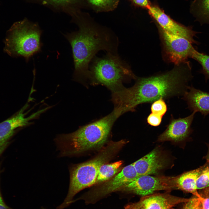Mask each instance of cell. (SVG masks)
Wrapping results in <instances>:
<instances>
[{
  "label": "cell",
  "mask_w": 209,
  "mask_h": 209,
  "mask_svg": "<svg viewBox=\"0 0 209 209\" xmlns=\"http://www.w3.org/2000/svg\"><path fill=\"white\" fill-rule=\"evenodd\" d=\"M166 160L158 149H155L133 164L139 176L156 174L164 168Z\"/></svg>",
  "instance_id": "4fadbf2b"
},
{
  "label": "cell",
  "mask_w": 209,
  "mask_h": 209,
  "mask_svg": "<svg viewBox=\"0 0 209 209\" xmlns=\"http://www.w3.org/2000/svg\"><path fill=\"white\" fill-rule=\"evenodd\" d=\"M87 7L98 13L112 11L118 7L120 0H84Z\"/></svg>",
  "instance_id": "ffe728a7"
},
{
  "label": "cell",
  "mask_w": 209,
  "mask_h": 209,
  "mask_svg": "<svg viewBox=\"0 0 209 209\" xmlns=\"http://www.w3.org/2000/svg\"><path fill=\"white\" fill-rule=\"evenodd\" d=\"M147 10L158 27L169 33L185 37L194 44H198L194 39L197 32L190 27L185 26L175 21L156 3H151Z\"/></svg>",
  "instance_id": "9c48e42d"
},
{
  "label": "cell",
  "mask_w": 209,
  "mask_h": 209,
  "mask_svg": "<svg viewBox=\"0 0 209 209\" xmlns=\"http://www.w3.org/2000/svg\"><path fill=\"white\" fill-rule=\"evenodd\" d=\"M162 47L163 55L168 62L175 65L187 61L191 58L194 49L189 40L169 33L158 27Z\"/></svg>",
  "instance_id": "52a82bcc"
},
{
  "label": "cell",
  "mask_w": 209,
  "mask_h": 209,
  "mask_svg": "<svg viewBox=\"0 0 209 209\" xmlns=\"http://www.w3.org/2000/svg\"><path fill=\"white\" fill-rule=\"evenodd\" d=\"M163 117L151 113L149 114L147 118V123L150 125L154 127H156L159 125L162 120Z\"/></svg>",
  "instance_id": "484cf974"
},
{
  "label": "cell",
  "mask_w": 209,
  "mask_h": 209,
  "mask_svg": "<svg viewBox=\"0 0 209 209\" xmlns=\"http://www.w3.org/2000/svg\"><path fill=\"white\" fill-rule=\"evenodd\" d=\"M167 110V105L165 100L162 98L154 101L152 103L151 106V112L162 117L165 114Z\"/></svg>",
  "instance_id": "603a6c76"
},
{
  "label": "cell",
  "mask_w": 209,
  "mask_h": 209,
  "mask_svg": "<svg viewBox=\"0 0 209 209\" xmlns=\"http://www.w3.org/2000/svg\"><path fill=\"white\" fill-rule=\"evenodd\" d=\"M176 189L175 177L153 176L149 175L139 176L120 190L131 192L142 197L164 190Z\"/></svg>",
  "instance_id": "ba28073f"
},
{
  "label": "cell",
  "mask_w": 209,
  "mask_h": 209,
  "mask_svg": "<svg viewBox=\"0 0 209 209\" xmlns=\"http://www.w3.org/2000/svg\"><path fill=\"white\" fill-rule=\"evenodd\" d=\"M119 117L113 110L75 131L58 135L55 139L60 157L70 156L100 149L107 142L113 124Z\"/></svg>",
  "instance_id": "3957f363"
},
{
  "label": "cell",
  "mask_w": 209,
  "mask_h": 209,
  "mask_svg": "<svg viewBox=\"0 0 209 209\" xmlns=\"http://www.w3.org/2000/svg\"><path fill=\"white\" fill-rule=\"evenodd\" d=\"M197 189H202L209 186V162L203 165V168L196 183Z\"/></svg>",
  "instance_id": "7402d4cb"
},
{
  "label": "cell",
  "mask_w": 209,
  "mask_h": 209,
  "mask_svg": "<svg viewBox=\"0 0 209 209\" xmlns=\"http://www.w3.org/2000/svg\"><path fill=\"white\" fill-rule=\"evenodd\" d=\"M24 107L11 117L0 123V146L10 145L12 138L18 128L28 124V119L24 117Z\"/></svg>",
  "instance_id": "5bb4252c"
},
{
  "label": "cell",
  "mask_w": 209,
  "mask_h": 209,
  "mask_svg": "<svg viewBox=\"0 0 209 209\" xmlns=\"http://www.w3.org/2000/svg\"><path fill=\"white\" fill-rule=\"evenodd\" d=\"M195 113L193 111L187 117L178 118H174L171 114L166 129L159 136L158 141L177 142L186 139L192 131L191 126Z\"/></svg>",
  "instance_id": "8fae6325"
},
{
  "label": "cell",
  "mask_w": 209,
  "mask_h": 209,
  "mask_svg": "<svg viewBox=\"0 0 209 209\" xmlns=\"http://www.w3.org/2000/svg\"><path fill=\"white\" fill-rule=\"evenodd\" d=\"M42 33L37 23L26 18L16 22L7 32L4 51L11 57H22L28 62L34 55L41 51Z\"/></svg>",
  "instance_id": "8992f818"
},
{
  "label": "cell",
  "mask_w": 209,
  "mask_h": 209,
  "mask_svg": "<svg viewBox=\"0 0 209 209\" xmlns=\"http://www.w3.org/2000/svg\"><path fill=\"white\" fill-rule=\"evenodd\" d=\"M122 140L112 142L107 146L93 159L71 165L69 169L70 182L67 196L57 209H63L69 206L74 196L82 190L95 185L101 166L112 158L125 143Z\"/></svg>",
  "instance_id": "5b68a950"
},
{
  "label": "cell",
  "mask_w": 209,
  "mask_h": 209,
  "mask_svg": "<svg viewBox=\"0 0 209 209\" xmlns=\"http://www.w3.org/2000/svg\"><path fill=\"white\" fill-rule=\"evenodd\" d=\"M134 6L147 9L151 3L149 0H129Z\"/></svg>",
  "instance_id": "4316f807"
},
{
  "label": "cell",
  "mask_w": 209,
  "mask_h": 209,
  "mask_svg": "<svg viewBox=\"0 0 209 209\" xmlns=\"http://www.w3.org/2000/svg\"><path fill=\"white\" fill-rule=\"evenodd\" d=\"M42 4L51 6L70 15L76 9L87 7L84 0H38Z\"/></svg>",
  "instance_id": "e0dca14e"
},
{
  "label": "cell",
  "mask_w": 209,
  "mask_h": 209,
  "mask_svg": "<svg viewBox=\"0 0 209 209\" xmlns=\"http://www.w3.org/2000/svg\"><path fill=\"white\" fill-rule=\"evenodd\" d=\"M42 209H46L44 208H42Z\"/></svg>",
  "instance_id": "f546056e"
},
{
  "label": "cell",
  "mask_w": 209,
  "mask_h": 209,
  "mask_svg": "<svg viewBox=\"0 0 209 209\" xmlns=\"http://www.w3.org/2000/svg\"><path fill=\"white\" fill-rule=\"evenodd\" d=\"M190 199L177 197L167 193H154L142 197L137 202L127 205L125 209H171L180 203L188 201Z\"/></svg>",
  "instance_id": "30bf717a"
},
{
  "label": "cell",
  "mask_w": 209,
  "mask_h": 209,
  "mask_svg": "<svg viewBox=\"0 0 209 209\" xmlns=\"http://www.w3.org/2000/svg\"><path fill=\"white\" fill-rule=\"evenodd\" d=\"M1 162L0 163V209H13L8 206L5 202L1 194V175L4 170L1 168Z\"/></svg>",
  "instance_id": "83f0119b"
},
{
  "label": "cell",
  "mask_w": 209,
  "mask_h": 209,
  "mask_svg": "<svg viewBox=\"0 0 209 209\" xmlns=\"http://www.w3.org/2000/svg\"><path fill=\"white\" fill-rule=\"evenodd\" d=\"M191 58L197 61L201 66L200 73L204 75L206 81L209 79V55L199 52L194 48Z\"/></svg>",
  "instance_id": "44dd1931"
},
{
  "label": "cell",
  "mask_w": 209,
  "mask_h": 209,
  "mask_svg": "<svg viewBox=\"0 0 209 209\" xmlns=\"http://www.w3.org/2000/svg\"><path fill=\"white\" fill-rule=\"evenodd\" d=\"M205 158L206 159L207 161L209 162V148L208 154L205 156Z\"/></svg>",
  "instance_id": "f1b7e54d"
},
{
  "label": "cell",
  "mask_w": 209,
  "mask_h": 209,
  "mask_svg": "<svg viewBox=\"0 0 209 209\" xmlns=\"http://www.w3.org/2000/svg\"><path fill=\"white\" fill-rule=\"evenodd\" d=\"M190 11L201 23L209 24V0H194Z\"/></svg>",
  "instance_id": "d6986e66"
},
{
  "label": "cell",
  "mask_w": 209,
  "mask_h": 209,
  "mask_svg": "<svg viewBox=\"0 0 209 209\" xmlns=\"http://www.w3.org/2000/svg\"><path fill=\"white\" fill-rule=\"evenodd\" d=\"M89 69L88 81L90 84L105 86L112 93L122 89L123 83L135 80L137 77L118 53H107L102 57L96 56Z\"/></svg>",
  "instance_id": "277c9868"
},
{
  "label": "cell",
  "mask_w": 209,
  "mask_h": 209,
  "mask_svg": "<svg viewBox=\"0 0 209 209\" xmlns=\"http://www.w3.org/2000/svg\"><path fill=\"white\" fill-rule=\"evenodd\" d=\"M182 99L191 111L199 112L205 116L209 114V93L189 86Z\"/></svg>",
  "instance_id": "9a60e30c"
},
{
  "label": "cell",
  "mask_w": 209,
  "mask_h": 209,
  "mask_svg": "<svg viewBox=\"0 0 209 209\" xmlns=\"http://www.w3.org/2000/svg\"><path fill=\"white\" fill-rule=\"evenodd\" d=\"M78 30L64 34L72 49L74 65L73 78L80 82L88 81L89 66L100 51L118 53V38L110 28L98 23L88 13L80 9L71 16Z\"/></svg>",
  "instance_id": "7a4b0ae2"
},
{
  "label": "cell",
  "mask_w": 209,
  "mask_h": 209,
  "mask_svg": "<svg viewBox=\"0 0 209 209\" xmlns=\"http://www.w3.org/2000/svg\"><path fill=\"white\" fill-rule=\"evenodd\" d=\"M191 67L188 61L176 66L172 70L146 77H136L134 84L124 87L112 93L114 110L121 116L135 111L137 106L152 103L162 98L164 100L183 96L188 90L192 79Z\"/></svg>",
  "instance_id": "6da1fadb"
},
{
  "label": "cell",
  "mask_w": 209,
  "mask_h": 209,
  "mask_svg": "<svg viewBox=\"0 0 209 209\" xmlns=\"http://www.w3.org/2000/svg\"><path fill=\"white\" fill-rule=\"evenodd\" d=\"M203 168V166L194 170L183 173L175 177L176 188L192 193L198 196L196 183Z\"/></svg>",
  "instance_id": "2e32d148"
},
{
  "label": "cell",
  "mask_w": 209,
  "mask_h": 209,
  "mask_svg": "<svg viewBox=\"0 0 209 209\" xmlns=\"http://www.w3.org/2000/svg\"><path fill=\"white\" fill-rule=\"evenodd\" d=\"M199 198L202 209H209V186L203 189Z\"/></svg>",
  "instance_id": "d4e9b609"
},
{
  "label": "cell",
  "mask_w": 209,
  "mask_h": 209,
  "mask_svg": "<svg viewBox=\"0 0 209 209\" xmlns=\"http://www.w3.org/2000/svg\"><path fill=\"white\" fill-rule=\"evenodd\" d=\"M181 209H202L199 198L195 196L190 198Z\"/></svg>",
  "instance_id": "cb8c5ba5"
},
{
  "label": "cell",
  "mask_w": 209,
  "mask_h": 209,
  "mask_svg": "<svg viewBox=\"0 0 209 209\" xmlns=\"http://www.w3.org/2000/svg\"><path fill=\"white\" fill-rule=\"evenodd\" d=\"M123 163L122 161L102 165L98 174L95 184L103 183L114 176L121 169Z\"/></svg>",
  "instance_id": "ac0fdd59"
},
{
  "label": "cell",
  "mask_w": 209,
  "mask_h": 209,
  "mask_svg": "<svg viewBox=\"0 0 209 209\" xmlns=\"http://www.w3.org/2000/svg\"><path fill=\"white\" fill-rule=\"evenodd\" d=\"M139 176L133 163L131 164L123 167L113 178L102 183L93 191V195L98 197L120 190Z\"/></svg>",
  "instance_id": "7c38bea8"
}]
</instances>
